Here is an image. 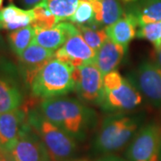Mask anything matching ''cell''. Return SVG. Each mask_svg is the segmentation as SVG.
Returning a JSON list of instances; mask_svg holds the SVG:
<instances>
[{
	"label": "cell",
	"instance_id": "1",
	"mask_svg": "<svg viewBox=\"0 0 161 161\" xmlns=\"http://www.w3.org/2000/svg\"><path fill=\"white\" fill-rule=\"evenodd\" d=\"M40 112L75 141H83L97 125V114L81 100L54 98L40 102Z\"/></svg>",
	"mask_w": 161,
	"mask_h": 161
},
{
	"label": "cell",
	"instance_id": "2",
	"mask_svg": "<svg viewBox=\"0 0 161 161\" xmlns=\"http://www.w3.org/2000/svg\"><path fill=\"white\" fill-rule=\"evenodd\" d=\"M142 122L140 114L114 113L104 118L95 139V149L113 153L123 149L139 131Z\"/></svg>",
	"mask_w": 161,
	"mask_h": 161
},
{
	"label": "cell",
	"instance_id": "3",
	"mask_svg": "<svg viewBox=\"0 0 161 161\" xmlns=\"http://www.w3.org/2000/svg\"><path fill=\"white\" fill-rule=\"evenodd\" d=\"M74 67L56 58L47 61L35 76L30 89L35 98H60L74 92Z\"/></svg>",
	"mask_w": 161,
	"mask_h": 161
},
{
	"label": "cell",
	"instance_id": "4",
	"mask_svg": "<svg viewBox=\"0 0 161 161\" xmlns=\"http://www.w3.org/2000/svg\"><path fill=\"white\" fill-rule=\"evenodd\" d=\"M24 108L27 111L28 123L42 140L51 161H68L73 159L72 158L77 150L75 139L64 132L51 121L47 119L40 112V108Z\"/></svg>",
	"mask_w": 161,
	"mask_h": 161
},
{
	"label": "cell",
	"instance_id": "5",
	"mask_svg": "<svg viewBox=\"0 0 161 161\" xmlns=\"http://www.w3.org/2000/svg\"><path fill=\"white\" fill-rule=\"evenodd\" d=\"M143 97L128 79L118 71L103 76V90L98 105L110 113H128L142 103Z\"/></svg>",
	"mask_w": 161,
	"mask_h": 161
},
{
	"label": "cell",
	"instance_id": "6",
	"mask_svg": "<svg viewBox=\"0 0 161 161\" xmlns=\"http://www.w3.org/2000/svg\"><path fill=\"white\" fill-rule=\"evenodd\" d=\"M161 125L150 123L139 130L126 151L129 161H159Z\"/></svg>",
	"mask_w": 161,
	"mask_h": 161
},
{
	"label": "cell",
	"instance_id": "7",
	"mask_svg": "<svg viewBox=\"0 0 161 161\" xmlns=\"http://www.w3.org/2000/svg\"><path fill=\"white\" fill-rule=\"evenodd\" d=\"M127 79L151 105L161 108V68L158 65L144 61L131 72Z\"/></svg>",
	"mask_w": 161,
	"mask_h": 161
},
{
	"label": "cell",
	"instance_id": "8",
	"mask_svg": "<svg viewBox=\"0 0 161 161\" xmlns=\"http://www.w3.org/2000/svg\"><path fill=\"white\" fill-rule=\"evenodd\" d=\"M75 92L84 103L98 104L103 90V75L95 63L74 69Z\"/></svg>",
	"mask_w": 161,
	"mask_h": 161
},
{
	"label": "cell",
	"instance_id": "9",
	"mask_svg": "<svg viewBox=\"0 0 161 161\" xmlns=\"http://www.w3.org/2000/svg\"><path fill=\"white\" fill-rule=\"evenodd\" d=\"M9 153L15 161H51L42 140L28 121Z\"/></svg>",
	"mask_w": 161,
	"mask_h": 161
},
{
	"label": "cell",
	"instance_id": "10",
	"mask_svg": "<svg viewBox=\"0 0 161 161\" xmlns=\"http://www.w3.org/2000/svg\"><path fill=\"white\" fill-rule=\"evenodd\" d=\"M23 102V91L16 72L7 64L0 73V114L17 109Z\"/></svg>",
	"mask_w": 161,
	"mask_h": 161
},
{
	"label": "cell",
	"instance_id": "11",
	"mask_svg": "<svg viewBox=\"0 0 161 161\" xmlns=\"http://www.w3.org/2000/svg\"><path fill=\"white\" fill-rule=\"evenodd\" d=\"M54 54L55 51L47 49L32 42L18 57L22 79L28 86H31L35 76L47 62L54 58Z\"/></svg>",
	"mask_w": 161,
	"mask_h": 161
},
{
	"label": "cell",
	"instance_id": "12",
	"mask_svg": "<svg viewBox=\"0 0 161 161\" xmlns=\"http://www.w3.org/2000/svg\"><path fill=\"white\" fill-rule=\"evenodd\" d=\"M27 123V111L19 108L0 114V149L10 151Z\"/></svg>",
	"mask_w": 161,
	"mask_h": 161
},
{
	"label": "cell",
	"instance_id": "13",
	"mask_svg": "<svg viewBox=\"0 0 161 161\" xmlns=\"http://www.w3.org/2000/svg\"><path fill=\"white\" fill-rule=\"evenodd\" d=\"M78 33L80 32L75 24L69 22H60L51 29H35L33 42L47 49L56 51L64 46L71 36Z\"/></svg>",
	"mask_w": 161,
	"mask_h": 161
},
{
	"label": "cell",
	"instance_id": "14",
	"mask_svg": "<svg viewBox=\"0 0 161 161\" xmlns=\"http://www.w3.org/2000/svg\"><path fill=\"white\" fill-rule=\"evenodd\" d=\"M127 48L128 46L117 44L108 39L96 51L94 63L103 76L117 68L126 54Z\"/></svg>",
	"mask_w": 161,
	"mask_h": 161
},
{
	"label": "cell",
	"instance_id": "15",
	"mask_svg": "<svg viewBox=\"0 0 161 161\" xmlns=\"http://www.w3.org/2000/svg\"><path fill=\"white\" fill-rule=\"evenodd\" d=\"M62 49L71 58V66L74 68L95 62L96 51L87 44L80 33L71 36L64 44Z\"/></svg>",
	"mask_w": 161,
	"mask_h": 161
},
{
	"label": "cell",
	"instance_id": "16",
	"mask_svg": "<svg viewBox=\"0 0 161 161\" xmlns=\"http://www.w3.org/2000/svg\"><path fill=\"white\" fill-rule=\"evenodd\" d=\"M139 26L138 20L136 17L130 14L125 12L123 17L117 22L106 27V32L108 39L117 44L124 46H128L137 36V27Z\"/></svg>",
	"mask_w": 161,
	"mask_h": 161
},
{
	"label": "cell",
	"instance_id": "17",
	"mask_svg": "<svg viewBox=\"0 0 161 161\" xmlns=\"http://www.w3.org/2000/svg\"><path fill=\"white\" fill-rule=\"evenodd\" d=\"M32 9H23L10 4L0 10V30L15 31L30 26L33 21Z\"/></svg>",
	"mask_w": 161,
	"mask_h": 161
},
{
	"label": "cell",
	"instance_id": "18",
	"mask_svg": "<svg viewBox=\"0 0 161 161\" xmlns=\"http://www.w3.org/2000/svg\"><path fill=\"white\" fill-rule=\"evenodd\" d=\"M90 2L94 10V23L101 28L110 26L125 14L118 0H92Z\"/></svg>",
	"mask_w": 161,
	"mask_h": 161
},
{
	"label": "cell",
	"instance_id": "19",
	"mask_svg": "<svg viewBox=\"0 0 161 161\" xmlns=\"http://www.w3.org/2000/svg\"><path fill=\"white\" fill-rule=\"evenodd\" d=\"M126 12L136 17L139 26L161 22V0H136L127 6Z\"/></svg>",
	"mask_w": 161,
	"mask_h": 161
},
{
	"label": "cell",
	"instance_id": "20",
	"mask_svg": "<svg viewBox=\"0 0 161 161\" xmlns=\"http://www.w3.org/2000/svg\"><path fill=\"white\" fill-rule=\"evenodd\" d=\"M35 37V29L31 25L10 31L7 34V42L12 51L18 57L30 45L32 44Z\"/></svg>",
	"mask_w": 161,
	"mask_h": 161
},
{
	"label": "cell",
	"instance_id": "21",
	"mask_svg": "<svg viewBox=\"0 0 161 161\" xmlns=\"http://www.w3.org/2000/svg\"><path fill=\"white\" fill-rule=\"evenodd\" d=\"M77 28L87 44L95 51H97L103 45L106 40H108V36L106 32V29H102L96 23L77 26Z\"/></svg>",
	"mask_w": 161,
	"mask_h": 161
},
{
	"label": "cell",
	"instance_id": "22",
	"mask_svg": "<svg viewBox=\"0 0 161 161\" xmlns=\"http://www.w3.org/2000/svg\"><path fill=\"white\" fill-rule=\"evenodd\" d=\"M32 12L34 17L31 26L36 30L51 29L60 23L58 18L49 11L44 1L33 7Z\"/></svg>",
	"mask_w": 161,
	"mask_h": 161
},
{
	"label": "cell",
	"instance_id": "23",
	"mask_svg": "<svg viewBox=\"0 0 161 161\" xmlns=\"http://www.w3.org/2000/svg\"><path fill=\"white\" fill-rule=\"evenodd\" d=\"M80 0H44L49 11L58 21L68 20L76 11Z\"/></svg>",
	"mask_w": 161,
	"mask_h": 161
},
{
	"label": "cell",
	"instance_id": "24",
	"mask_svg": "<svg viewBox=\"0 0 161 161\" xmlns=\"http://www.w3.org/2000/svg\"><path fill=\"white\" fill-rule=\"evenodd\" d=\"M68 21L77 26L94 23V10L91 2L88 0H80L76 11Z\"/></svg>",
	"mask_w": 161,
	"mask_h": 161
},
{
	"label": "cell",
	"instance_id": "25",
	"mask_svg": "<svg viewBox=\"0 0 161 161\" xmlns=\"http://www.w3.org/2000/svg\"><path fill=\"white\" fill-rule=\"evenodd\" d=\"M137 37L152 43L156 49L161 48V22L147 23L140 26Z\"/></svg>",
	"mask_w": 161,
	"mask_h": 161
},
{
	"label": "cell",
	"instance_id": "26",
	"mask_svg": "<svg viewBox=\"0 0 161 161\" xmlns=\"http://www.w3.org/2000/svg\"><path fill=\"white\" fill-rule=\"evenodd\" d=\"M42 1L44 0H19V2L23 5L24 7L26 8H33L36 6H38L39 4H40Z\"/></svg>",
	"mask_w": 161,
	"mask_h": 161
},
{
	"label": "cell",
	"instance_id": "27",
	"mask_svg": "<svg viewBox=\"0 0 161 161\" xmlns=\"http://www.w3.org/2000/svg\"><path fill=\"white\" fill-rule=\"evenodd\" d=\"M0 161H15L8 151L0 149Z\"/></svg>",
	"mask_w": 161,
	"mask_h": 161
},
{
	"label": "cell",
	"instance_id": "28",
	"mask_svg": "<svg viewBox=\"0 0 161 161\" xmlns=\"http://www.w3.org/2000/svg\"><path fill=\"white\" fill-rule=\"evenodd\" d=\"M154 60H155L154 63L161 68V48L160 49H156L155 55H154Z\"/></svg>",
	"mask_w": 161,
	"mask_h": 161
},
{
	"label": "cell",
	"instance_id": "29",
	"mask_svg": "<svg viewBox=\"0 0 161 161\" xmlns=\"http://www.w3.org/2000/svg\"><path fill=\"white\" fill-rule=\"evenodd\" d=\"M97 161H125L122 158H119L117 157H114V156H110V157H105Z\"/></svg>",
	"mask_w": 161,
	"mask_h": 161
},
{
	"label": "cell",
	"instance_id": "30",
	"mask_svg": "<svg viewBox=\"0 0 161 161\" xmlns=\"http://www.w3.org/2000/svg\"><path fill=\"white\" fill-rule=\"evenodd\" d=\"M6 50V44L5 40L3 39V37L0 35V54L5 52Z\"/></svg>",
	"mask_w": 161,
	"mask_h": 161
},
{
	"label": "cell",
	"instance_id": "31",
	"mask_svg": "<svg viewBox=\"0 0 161 161\" xmlns=\"http://www.w3.org/2000/svg\"><path fill=\"white\" fill-rule=\"evenodd\" d=\"M68 161H87L85 159H70Z\"/></svg>",
	"mask_w": 161,
	"mask_h": 161
},
{
	"label": "cell",
	"instance_id": "32",
	"mask_svg": "<svg viewBox=\"0 0 161 161\" xmlns=\"http://www.w3.org/2000/svg\"><path fill=\"white\" fill-rule=\"evenodd\" d=\"M3 2H4V0H0V10L2 8V6H3Z\"/></svg>",
	"mask_w": 161,
	"mask_h": 161
},
{
	"label": "cell",
	"instance_id": "33",
	"mask_svg": "<svg viewBox=\"0 0 161 161\" xmlns=\"http://www.w3.org/2000/svg\"><path fill=\"white\" fill-rule=\"evenodd\" d=\"M89 1H92V0H89ZM125 1H136V0H125Z\"/></svg>",
	"mask_w": 161,
	"mask_h": 161
}]
</instances>
